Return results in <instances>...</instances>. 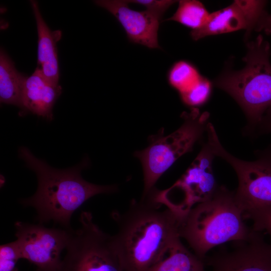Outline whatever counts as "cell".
<instances>
[{
  "label": "cell",
  "instance_id": "44dd1931",
  "mask_svg": "<svg viewBox=\"0 0 271 271\" xmlns=\"http://www.w3.org/2000/svg\"><path fill=\"white\" fill-rule=\"evenodd\" d=\"M21 258L16 241L0 246V271H18L16 264Z\"/></svg>",
  "mask_w": 271,
  "mask_h": 271
},
{
  "label": "cell",
  "instance_id": "7402d4cb",
  "mask_svg": "<svg viewBox=\"0 0 271 271\" xmlns=\"http://www.w3.org/2000/svg\"><path fill=\"white\" fill-rule=\"evenodd\" d=\"M128 4H134L143 6L149 11L161 17L164 13L174 3L172 0H129Z\"/></svg>",
  "mask_w": 271,
  "mask_h": 271
},
{
  "label": "cell",
  "instance_id": "30bf717a",
  "mask_svg": "<svg viewBox=\"0 0 271 271\" xmlns=\"http://www.w3.org/2000/svg\"><path fill=\"white\" fill-rule=\"evenodd\" d=\"M233 242L229 250L207 255L202 260L205 266L210 271H271V243L262 233L252 229L247 239Z\"/></svg>",
  "mask_w": 271,
  "mask_h": 271
},
{
  "label": "cell",
  "instance_id": "5bb4252c",
  "mask_svg": "<svg viewBox=\"0 0 271 271\" xmlns=\"http://www.w3.org/2000/svg\"><path fill=\"white\" fill-rule=\"evenodd\" d=\"M38 33V63L43 75L50 81L59 84V70L56 43L61 38L59 31H51L44 20L38 3L30 1Z\"/></svg>",
  "mask_w": 271,
  "mask_h": 271
},
{
  "label": "cell",
  "instance_id": "3957f363",
  "mask_svg": "<svg viewBox=\"0 0 271 271\" xmlns=\"http://www.w3.org/2000/svg\"><path fill=\"white\" fill-rule=\"evenodd\" d=\"M244 219L234 192L221 186L217 187L211 198L187 212L180 226V237L203 260L216 246L247 239L252 229L248 227Z\"/></svg>",
  "mask_w": 271,
  "mask_h": 271
},
{
  "label": "cell",
  "instance_id": "9c48e42d",
  "mask_svg": "<svg viewBox=\"0 0 271 271\" xmlns=\"http://www.w3.org/2000/svg\"><path fill=\"white\" fill-rule=\"evenodd\" d=\"M15 226V241L21 258L34 264L37 271H57L71 229L48 228L21 221L16 222Z\"/></svg>",
  "mask_w": 271,
  "mask_h": 271
},
{
  "label": "cell",
  "instance_id": "7c38bea8",
  "mask_svg": "<svg viewBox=\"0 0 271 271\" xmlns=\"http://www.w3.org/2000/svg\"><path fill=\"white\" fill-rule=\"evenodd\" d=\"M94 3L116 18L130 42L151 49L160 48L158 32L162 17L147 10L131 9L126 1L98 0Z\"/></svg>",
  "mask_w": 271,
  "mask_h": 271
},
{
  "label": "cell",
  "instance_id": "5b68a950",
  "mask_svg": "<svg viewBox=\"0 0 271 271\" xmlns=\"http://www.w3.org/2000/svg\"><path fill=\"white\" fill-rule=\"evenodd\" d=\"M184 122L175 131L167 136L158 134L152 138L145 149L136 152L135 156L142 163L144 173L142 197L155 188L161 176L181 156L191 151L195 143L206 131L209 114L200 113L196 108L183 114Z\"/></svg>",
  "mask_w": 271,
  "mask_h": 271
},
{
  "label": "cell",
  "instance_id": "ffe728a7",
  "mask_svg": "<svg viewBox=\"0 0 271 271\" xmlns=\"http://www.w3.org/2000/svg\"><path fill=\"white\" fill-rule=\"evenodd\" d=\"M243 216L252 221L253 230L264 232L271 240V205L249 210L244 213Z\"/></svg>",
  "mask_w": 271,
  "mask_h": 271
},
{
  "label": "cell",
  "instance_id": "6da1fadb",
  "mask_svg": "<svg viewBox=\"0 0 271 271\" xmlns=\"http://www.w3.org/2000/svg\"><path fill=\"white\" fill-rule=\"evenodd\" d=\"M186 214L156 202L151 194L131 200L127 209L114 211L117 225L113 242L125 271H148L180 240L179 228Z\"/></svg>",
  "mask_w": 271,
  "mask_h": 271
},
{
  "label": "cell",
  "instance_id": "9a60e30c",
  "mask_svg": "<svg viewBox=\"0 0 271 271\" xmlns=\"http://www.w3.org/2000/svg\"><path fill=\"white\" fill-rule=\"evenodd\" d=\"M27 77L20 73L2 49L0 52V100L1 103L23 107V90Z\"/></svg>",
  "mask_w": 271,
  "mask_h": 271
},
{
  "label": "cell",
  "instance_id": "277c9868",
  "mask_svg": "<svg viewBox=\"0 0 271 271\" xmlns=\"http://www.w3.org/2000/svg\"><path fill=\"white\" fill-rule=\"evenodd\" d=\"M245 67L226 71L215 81L216 86L238 103L252 124L260 122L271 106L270 46L261 35L247 44Z\"/></svg>",
  "mask_w": 271,
  "mask_h": 271
},
{
  "label": "cell",
  "instance_id": "ac0fdd59",
  "mask_svg": "<svg viewBox=\"0 0 271 271\" xmlns=\"http://www.w3.org/2000/svg\"><path fill=\"white\" fill-rule=\"evenodd\" d=\"M201 77L197 68L190 62L184 60L175 63L168 73L169 83L180 94L193 87Z\"/></svg>",
  "mask_w": 271,
  "mask_h": 271
},
{
  "label": "cell",
  "instance_id": "2e32d148",
  "mask_svg": "<svg viewBox=\"0 0 271 271\" xmlns=\"http://www.w3.org/2000/svg\"><path fill=\"white\" fill-rule=\"evenodd\" d=\"M148 271H206L202 260L178 242L169 254Z\"/></svg>",
  "mask_w": 271,
  "mask_h": 271
},
{
  "label": "cell",
  "instance_id": "52a82bcc",
  "mask_svg": "<svg viewBox=\"0 0 271 271\" xmlns=\"http://www.w3.org/2000/svg\"><path fill=\"white\" fill-rule=\"evenodd\" d=\"M207 125V145L215 156L226 161L236 173L238 185L234 197L243 214L271 205V158L250 162L236 158L220 144L213 125L209 122Z\"/></svg>",
  "mask_w": 271,
  "mask_h": 271
},
{
  "label": "cell",
  "instance_id": "d6986e66",
  "mask_svg": "<svg viewBox=\"0 0 271 271\" xmlns=\"http://www.w3.org/2000/svg\"><path fill=\"white\" fill-rule=\"evenodd\" d=\"M211 84L208 79L202 76L199 82L188 91L180 94L183 102L188 106H200L208 99L211 91Z\"/></svg>",
  "mask_w": 271,
  "mask_h": 271
},
{
  "label": "cell",
  "instance_id": "4fadbf2b",
  "mask_svg": "<svg viewBox=\"0 0 271 271\" xmlns=\"http://www.w3.org/2000/svg\"><path fill=\"white\" fill-rule=\"evenodd\" d=\"M61 93V86L48 80L37 67L25 83L23 112L29 111L51 120L53 107Z\"/></svg>",
  "mask_w": 271,
  "mask_h": 271
},
{
  "label": "cell",
  "instance_id": "e0dca14e",
  "mask_svg": "<svg viewBox=\"0 0 271 271\" xmlns=\"http://www.w3.org/2000/svg\"><path fill=\"white\" fill-rule=\"evenodd\" d=\"M210 13L203 4L196 0H181L174 15L165 21H173L191 29H201L207 22Z\"/></svg>",
  "mask_w": 271,
  "mask_h": 271
},
{
  "label": "cell",
  "instance_id": "ba28073f",
  "mask_svg": "<svg viewBox=\"0 0 271 271\" xmlns=\"http://www.w3.org/2000/svg\"><path fill=\"white\" fill-rule=\"evenodd\" d=\"M215 155L206 144L183 175L171 187L153 191L154 200L179 213L186 214L212 197L217 186L212 161Z\"/></svg>",
  "mask_w": 271,
  "mask_h": 271
},
{
  "label": "cell",
  "instance_id": "cb8c5ba5",
  "mask_svg": "<svg viewBox=\"0 0 271 271\" xmlns=\"http://www.w3.org/2000/svg\"><path fill=\"white\" fill-rule=\"evenodd\" d=\"M266 121L268 128L271 131V106L266 110Z\"/></svg>",
  "mask_w": 271,
  "mask_h": 271
},
{
  "label": "cell",
  "instance_id": "8fae6325",
  "mask_svg": "<svg viewBox=\"0 0 271 271\" xmlns=\"http://www.w3.org/2000/svg\"><path fill=\"white\" fill-rule=\"evenodd\" d=\"M265 4L264 1H235L230 5L210 14L205 26L191 32L190 35L197 41L209 36L245 30L246 36H248L265 12Z\"/></svg>",
  "mask_w": 271,
  "mask_h": 271
},
{
  "label": "cell",
  "instance_id": "7a4b0ae2",
  "mask_svg": "<svg viewBox=\"0 0 271 271\" xmlns=\"http://www.w3.org/2000/svg\"><path fill=\"white\" fill-rule=\"evenodd\" d=\"M19 154L37 178L35 193L22 200L21 203L35 209L39 224L52 221L61 228L72 229V214L85 202L96 195L113 193L118 190L116 185H96L82 178L81 171L89 164L87 158L74 167L57 169L37 158L27 148L21 147Z\"/></svg>",
  "mask_w": 271,
  "mask_h": 271
},
{
  "label": "cell",
  "instance_id": "603a6c76",
  "mask_svg": "<svg viewBox=\"0 0 271 271\" xmlns=\"http://www.w3.org/2000/svg\"><path fill=\"white\" fill-rule=\"evenodd\" d=\"M255 30L263 31L267 34H271V15L265 12L260 19Z\"/></svg>",
  "mask_w": 271,
  "mask_h": 271
},
{
  "label": "cell",
  "instance_id": "8992f818",
  "mask_svg": "<svg viewBox=\"0 0 271 271\" xmlns=\"http://www.w3.org/2000/svg\"><path fill=\"white\" fill-rule=\"evenodd\" d=\"M79 229L70 231L66 254L57 271H125L114 247L112 235L82 211Z\"/></svg>",
  "mask_w": 271,
  "mask_h": 271
}]
</instances>
